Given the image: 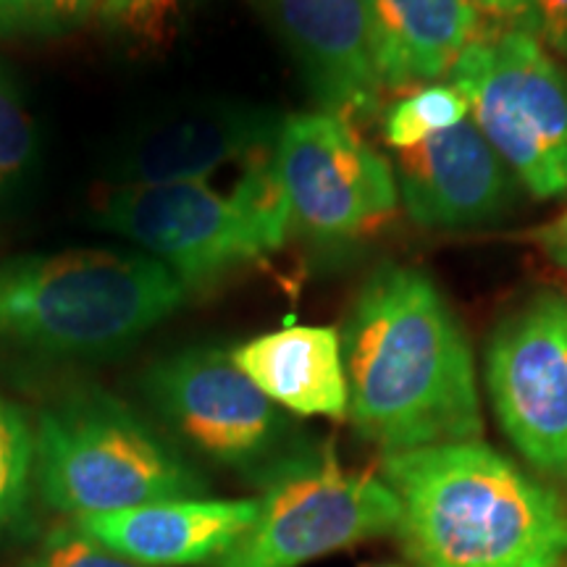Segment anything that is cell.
<instances>
[{
  "label": "cell",
  "mask_w": 567,
  "mask_h": 567,
  "mask_svg": "<svg viewBox=\"0 0 567 567\" xmlns=\"http://www.w3.org/2000/svg\"><path fill=\"white\" fill-rule=\"evenodd\" d=\"M347 415L381 452L478 442L476 365L457 316L423 271L381 266L342 329Z\"/></svg>",
  "instance_id": "cell-1"
},
{
  "label": "cell",
  "mask_w": 567,
  "mask_h": 567,
  "mask_svg": "<svg viewBox=\"0 0 567 567\" xmlns=\"http://www.w3.org/2000/svg\"><path fill=\"white\" fill-rule=\"evenodd\" d=\"M381 473L400 502L396 534L417 567H559L567 507L481 442L389 452Z\"/></svg>",
  "instance_id": "cell-2"
},
{
  "label": "cell",
  "mask_w": 567,
  "mask_h": 567,
  "mask_svg": "<svg viewBox=\"0 0 567 567\" xmlns=\"http://www.w3.org/2000/svg\"><path fill=\"white\" fill-rule=\"evenodd\" d=\"M147 252L66 250L0 260V363L92 365L130 352L187 300Z\"/></svg>",
  "instance_id": "cell-3"
},
{
  "label": "cell",
  "mask_w": 567,
  "mask_h": 567,
  "mask_svg": "<svg viewBox=\"0 0 567 567\" xmlns=\"http://www.w3.org/2000/svg\"><path fill=\"white\" fill-rule=\"evenodd\" d=\"M38 499L69 517L208 496L197 465L140 410L101 386H71L34 417Z\"/></svg>",
  "instance_id": "cell-4"
},
{
  "label": "cell",
  "mask_w": 567,
  "mask_h": 567,
  "mask_svg": "<svg viewBox=\"0 0 567 567\" xmlns=\"http://www.w3.org/2000/svg\"><path fill=\"white\" fill-rule=\"evenodd\" d=\"M471 122L536 197L567 193V69L530 27L481 32L450 71Z\"/></svg>",
  "instance_id": "cell-5"
},
{
  "label": "cell",
  "mask_w": 567,
  "mask_h": 567,
  "mask_svg": "<svg viewBox=\"0 0 567 567\" xmlns=\"http://www.w3.org/2000/svg\"><path fill=\"white\" fill-rule=\"evenodd\" d=\"M140 394L155 425L193 455L258 486L305 442L276 402L218 347H184L142 371Z\"/></svg>",
  "instance_id": "cell-6"
},
{
  "label": "cell",
  "mask_w": 567,
  "mask_h": 567,
  "mask_svg": "<svg viewBox=\"0 0 567 567\" xmlns=\"http://www.w3.org/2000/svg\"><path fill=\"white\" fill-rule=\"evenodd\" d=\"M258 486V517L210 567H302L392 534L400 520V502L384 478L344 471L318 446H300Z\"/></svg>",
  "instance_id": "cell-7"
},
{
  "label": "cell",
  "mask_w": 567,
  "mask_h": 567,
  "mask_svg": "<svg viewBox=\"0 0 567 567\" xmlns=\"http://www.w3.org/2000/svg\"><path fill=\"white\" fill-rule=\"evenodd\" d=\"M274 166L287 195L289 231L316 247L360 243L400 208L394 168L350 122L326 111L284 118Z\"/></svg>",
  "instance_id": "cell-8"
},
{
  "label": "cell",
  "mask_w": 567,
  "mask_h": 567,
  "mask_svg": "<svg viewBox=\"0 0 567 567\" xmlns=\"http://www.w3.org/2000/svg\"><path fill=\"white\" fill-rule=\"evenodd\" d=\"M97 226L132 239L179 279L200 289L279 250L287 234L205 182L116 187L97 210Z\"/></svg>",
  "instance_id": "cell-9"
},
{
  "label": "cell",
  "mask_w": 567,
  "mask_h": 567,
  "mask_svg": "<svg viewBox=\"0 0 567 567\" xmlns=\"http://www.w3.org/2000/svg\"><path fill=\"white\" fill-rule=\"evenodd\" d=\"M488 400L530 465L567 473V302L542 292L496 326L486 350Z\"/></svg>",
  "instance_id": "cell-10"
},
{
  "label": "cell",
  "mask_w": 567,
  "mask_h": 567,
  "mask_svg": "<svg viewBox=\"0 0 567 567\" xmlns=\"http://www.w3.org/2000/svg\"><path fill=\"white\" fill-rule=\"evenodd\" d=\"M284 118L252 103L208 101L168 113L134 132L113 155L116 187L205 182L231 161L274 147Z\"/></svg>",
  "instance_id": "cell-11"
},
{
  "label": "cell",
  "mask_w": 567,
  "mask_h": 567,
  "mask_svg": "<svg viewBox=\"0 0 567 567\" xmlns=\"http://www.w3.org/2000/svg\"><path fill=\"white\" fill-rule=\"evenodd\" d=\"M394 179L402 208L425 229L494 221L515 197L513 172L471 118L394 151Z\"/></svg>",
  "instance_id": "cell-12"
},
{
  "label": "cell",
  "mask_w": 567,
  "mask_h": 567,
  "mask_svg": "<svg viewBox=\"0 0 567 567\" xmlns=\"http://www.w3.org/2000/svg\"><path fill=\"white\" fill-rule=\"evenodd\" d=\"M292 53L318 111L354 122L373 116L381 84L368 48L363 0H260Z\"/></svg>",
  "instance_id": "cell-13"
},
{
  "label": "cell",
  "mask_w": 567,
  "mask_h": 567,
  "mask_svg": "<svg viewBox=\"0 0 567 567\" xmlns=\"http://www.w3.org/2000/svg\"><path fill=\"white\" fill-rule=\"evenodd\" d=\"M255 499H166L69 517L116 555L147 567L213 565L252 526Z\"/></svg>",
  "instance_id": "cell-14"
},
{
  "label": "cell",
  "mask_w": 567,
  "mask_h": 567,
  "mask_svg": "<svg viewBox=\"0 0 567 567\" xmlns=\"http://www.w3.org/2000/svg\"><path fill=\"white\" fill-rule=\"evenodd\" d=\"M368 48L381 90H417L450 76L484 32L467 0H363Z\"/></svg>",
  "instance_id": "cell-15"
},
{
  "label": "cell",
  "mask_w": 567,
  "mask_h": 567,
  "mask_svg": "<svg viewBox=\"0 0 567 567\" xmlns=\"http://www.w3.org/2000/svg\"><path fill=\"white\" fill-rule=\"evenodd\" d=\"M231 360L281 410L302 417L347 415L342 337L331 326H287L239 344Z\"/></svg>",
  "instance_id": "cell-16"
},
{
  "label": "cell",
  "mask_w": 567,
  "mask_h": 567,
  "mask_svg": "<svg viewBox=\"0 0 567 567\" xmlns=\"http://www.w3.org/2000/svg\"><path fill=\"white\" fill-rule=\"evenodd\" d=\"M34 502V423L0 394V547L32 528Z\"/></svg>",
  "instance_id": "cell-17"
},
{
  "label": "cell",
  "mask_w": 567,
  "mask_h": 567,
  "mask_svg": "<svg viewBox=\"0 0 567 567\" xmlns=\"http://www.w3.org/2000/svg\"><path fill=\"white\" fill-rule=\"evenodd\" d=\"M40 161V134L13 71L0 61V208L17 200Z\"/></svg>",
  "instance_id": "cell-18"
},
{
  "label": "cell",
  "mask_w": 567,
  "mask_h": 567,
  "mask_svg": "<svg viewBox=\"0 0 567 567\" xmlns=\"http://www.w3.org/2000/svg\"><path fill=\"white\" fill-rule=\"evenodd\" d=\"M471 118V103L457 84H425L400 97L384 116V140L392 151L442 134Z\"/></svg>",
  "instance_id": "cell-19"
},
{
  "label": "cell",
  "mask_w": 567,
  "mask_h": 567,
  "mask_svg": "<svg viewBox=\"0 0 567 567\" xmlns=\"http://www.w3.org/2000/svg\"><path fill=\"white\" fill-rule=\"evenodd\" d=\"M17 567H147L134 563L130 557L116 555L105 544L92 538L66 520L40 538L34 547L19 559Z\"/></svg>",
  "instance_id": "cell-20"
},
{
  "label": "cell",
  "mask_w": 567,
  "mask_h": 567,
  "mask_svg": "<svg viewBox=\"0 0 567 567\" xmlns=\"http://www.w3.org/2000/svg\"><path fill=\"white\" fill-rule=\"evenodd\" d=\"M92 0H0V32L55 34L84 19Z\"/></svg>",
  "instance_id": "cell-21"
},
{
  "label": "cell",
  "mask_w": 567,
  "mask_h": 567,
  "mask_svg": "<svg viewBox=\"0 0 567 567\" xmlns=\"http://www.w3.org/2000/svg\"><path fill=\"white\" fill-rule=\"evenodd\" d=\"M528 27L551 51L567 59V0H530Z\"/></svg>",
  "instance_id": "cell-22"
},
{
  "label": "cell",
  "mask_w": 567,
  "mask_h": 567,
  "mask_svg": "<svg viewBox=\"0 0 567 567\" xmlns=\"http://www.w3.org/2000/svg\"><path fill=\"white\" fill-rule=\"evenodd\" d=\"M174 0H109V13L137 32L161 30Z\"/></svg>",
  "instance_id": "cell-23"
},
{
  "label": "cell",
  "mask_w": 567,
  "mask_h": 567,
  "mask_svg": "<svg viewBox=\"0 0 567 567\" xmlns=\"http://www.w3.org/2000/svg\"><path fill=\"white\" fill-rule=\"evenodd\" d=\"M526 237L534 245L542 247V250L547 252L555 264L567 268V208L559 213L557 218H551V221L530 229Z\"/></svg>",
  "instance_id": "cell-24"
},
{
  "label": "cell",
  "mask_w": 567,
  "mask_h": 567,
  "mask_svg": "<svg viewBox=\"0 0 567 567\" xmlns=\"http://www.w3.org/2000/svg\"><path fill=\"white\" fill-rule=\"evenodd\" d=\"M481 17H492L496 21H513V27H526L530 21V0H467Z\"/></svg>",
  "instance_id": "cell-25"
}]
</instances>
